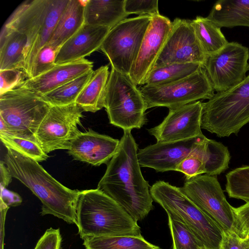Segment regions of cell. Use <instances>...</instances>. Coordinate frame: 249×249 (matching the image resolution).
Returning <instances> with one entry per match:
<instances>
[{
    "instance_id": "cell-2",
    "label": "cell",
    "mask_w": 249,
    "mask_h": 249,
    "mask_svg": "<svg viewBox=\"0 0 249 249\" xmlns=\"http://www.w3.org/2000/svg\"><path fill=\"white\" fill-rule=\"evenodd\" d=\"M1 160L12 177L19 180L41 201L42 215L51 214L69 224H76L80 191L62 185L37 161L9 148Z\"/></svg>"
},
{
    "instance_id": "cell-6",
    "label": "cell",
    "mask_w": 249,
    "mask_h": 249,
    "mask_svg": "<svg viewBox=\"0 0 249 249\" xmlns=\"http://www.w3.org/2000/svg\"><path fill=\"white\" fill-rule=\"evenodd\" d=\"M249 123V78L203 103L201 128L219 137L237 134Z\"/></svg>"
},
{
    "instance_id": "cell-38",
    "label": "cell",
    "mask_w": 249,
    "mask_h": 249,
    "mask_svg": "<svg viewBox=\"0 0 249 249\" xmlns=\"http://www.w3.org/2000/svg\"><path fill=\"white\" fill-rule=\"evenodd\" d=\"M61 241L59 229L50 228L40 237L34 249H61Z\"/></svg>"
},
{
    "instance_id": "cell-10",
    "label": "cell",
    "mask_w": 249,
    "mask_h": 249,
    "mask_svg": "<svg viewBox=\"0 0 249 249\" xmlns=\"http://www.w3.org/2000/svg\"><path fill=\"white\" fill-rule=\"evenodd\" d=\"M140 90L147 109L159 107L169 109L178 107L200 100H209L214 94L203 67L176 82L157 86L144 85Z\"/></svg>"
},
{
    "instance_id": "cell-30",
    "label": "cell",
    "mask_w": 249,
    "mask_h": 249,
    "mask_svg": "<svg viewBox=\"0 0 249 249\" xmlns=\"http://www.w3.org/2000/svg\"><path fill=\"white\" fill-rule=\"evenodd\" d=\"M173 249H205L192 231L175 216L167 214Z\"/></svg>"
},
{
    "instance_id": "cell-15",
    "label": "cell",
    "mask_w": 249,
    "mask_h": 249,
    "mask_svg": "<svg viewBox=\"0 0 249 249\" xmlns=\"http://www.w3.org/2000/svg\"><path fill=\"white\" fill-rule=\"evenodd\" d=\"M169 109L168 115L160 124L148 129L157 142L177 141L203 135L201 127L202 102L198 101Z\"/></svg>"
},
{
    "instance_id": "cell-41",
    "label": "cell",
    "mask_w": 249,
    "mask_h": 249,
    "mask_svg": "<svg viewBox=\"0 0 249 249\" xmlns=\"http://www.w3.org/2000/svg\"><path fill=\"white\" fill-rule=\"evenodd\" d=\"M0 187L6 188L11 182L13 177L2 160L0 162Z\"/></svg>"
},
{
    "instance_id": "cell-18",
    "label": "cell",
    "mask_w": 249,
    "mask_h": 249,
    "mask_svg": "<svg viewBox=\"0 0 249 249\" xmlns=\"http://www.w3.org/2000/svg\"><path fill=\"white\" fill-rule=\"evenodd\" d=\"M119 144L120 140L89 128L71 141L68 153L75 160L100 166L109 162Z\"/></svg>"
},
{
    "instance_id": "cell-11",
    "label": "cell",
    "mask_w": 249,
    "mask_h": 249,
    "mask_svg": "<svg viewBox=\"0 0 249 249\" xmlns=\"http://www.w3.org/2000/svg\"><path fill=\"white\" fill-rule=\"evenodd\" d=\"M185 194L223 229L236 233L233 207L227 200L215 176L207 174L186 178Z\"/></svg>"
},
{
    "instance_id": "cell-26",
    "label": "cell",
    "mask_w": 249,
    "mask_h": 249,
    "mask_svg": "<svg viewBox=\"0 0 249 249\" xmlns=\"http://www.w3.org/2000/svg\"><path fill=\"white\" fill-rule=\"evenodd\" d=\"M191 24L197 39L207 56L218 52L228 43L221 28L207 17L197 16L191 20Z\"/></svg>"
},
{
    "instance_id": "cell-7",
    "label": "cell",
    "mask_w": 249,
    "mask_h": 249,
    "mask_svg": "<svg viewBox=\"0 0 249 249\" xmlns=\"http://www.w3.org/2000/svg\"><path fill=\"white\" fill-rule=\"evenodd\" d=\"M51 107L21 84L0 94V121L5 125L2 133L36 141V133Z\"/></svg>"
},
{
    "instance_id": "cell-25",
    "label": "cell",
    "mask_w": 249,
    "mask_h": 249,
    "mask_svg": "<svg viewBox=\"0 0 249 249\" xmlns=\"http://www.w3.org/2000/svg\"><path fill=\"white\" fill-rule=\"evenodd\" d=\"M107 65L102 66L93 74L75 103L85 111L95 112L104 107L109 72Z\"/></svg>"
},
{
    "instance_id": "cell-20",
    "label": "cell",
    "mask_w": 249,
    "mask_h": 249,
    "mask_svg": "<svg viewBox=\"0 0 249 249\" xmlns=\"http://www.w3.org/2000/svg\"><path fill=\"white\" fill-rule=\"evenodd\" d=\"M93 62L85 58L56 65L51 70L37 76L26 79L21 83V85L41 96L93 71Z\"/></svg>"
},
{
    "instance_id": "cell-27",
    "label": "cell",
    "mask_w": 249,
    "mask_h": 249,
    "mask_svg": "<svg viewBox=\"0 0 249 249\" xmlns=\"http://www.w3.org/2000/svg\"><path fill=\"white\" fill-rule=\"evenodd\" d=\"M86 249H161L140 236H110L83 239Z\"/></svg>"
},
{
    "instance_id": "cell-37",
    "label": "cell",
    "mask_w": 249,
    "mask_h": 249,
    "mask_svg": "<svg viewBox=\"0 0 249 249\" xmlns=\"http://www.w3.org/2000/svg\"><path fill=\"white\" fill-rule=\"evenodd\" d=\"M233 212L236 234L241 237L249 236V202L239 207H233Z\"/></svg>"
},
{
    "instance_id": "cell-12",
    "label": "cell",
    "mask_w": 249,
    "mask_h": 249,
    "mask_svg": "<svg viewBox=\"0 0 249 249\" xmlns=\"http://www.w3.org/2000/svg\"><path fill=\"white\" fill-rule=\"evenodd\" d=\"M83 110L75 103L52 106L35 134V138L47 154L58 149L68 150L71 141L80 132Z\"/></svg>"
},
{
    "instance_id": "cell-35",
    "label": "cell",
    "mask_w": 249,
    "mask_h": 249,
    "mask_svg": "<svg viewBox=\"0 0 249 249\" xmlns=\"http://www.w3.org/2000/svg\"><path fill=\"white\" fill-rule=\"evenodd\" d=\"M176 171L184 174L186 178H190L203 174H206V168L204 162L192 154L178 164L176 168Z\"/></svg>"
},
{
    "instance_id": "cell-17",
    "label": "cell",
    "mask_w": 249,
    "mask_h": 249,
    "mask_svg": "<svg viewBox=\"0 0 249 249\" xmlns=\"http://www.w3.org/2000/svg\"><path fill=\"white\" fill-rule=\"evenodd\" d=\"M204 136L183 140L157 142L138 151L140 166L154 169L157 172L176 171L178 164L190 156L197 142Z\"/></svg>"
},
{
    "instance_id": "cell-31",
    "label": "cell",
    "mask_w": 249,
    "mask_h": 249,
    "mask_svg": "<svg viewBox=\"0 0 249 249\" xmlns=\"http://www.w3.org/2000/svg\"><path fill=\"white\" fill-rule=\"evenodd\" d=\"M0 139L6 148L13 149L37 162L46 160L49 157L36 141L3 133H0Z\"/></svg>"
},
{
    "instance_id": "cell-23",
    "label": "cell",
    "mask_w": 249,
    "mask_h": 249,
    "mask_svg": "<svg viewBox=\"0 0 249 249\" xmlns=\"http://www.w3.org/2000/svg\"><path fill=\"white\" fill-rule=\"evenodd\" d=\"M27 42L24 35L2 26L0 34V71H23Z\"/></svg>"
},
{
    "instance_id": "cell-1",
    "label": "cell",
    "mask_w": 249,
    "mask_h": 249,
    "mask_svg": "<svg viewBox=\"0 0 249 249\" xmlns=\"http://www.w3.org/2000/svg\"><path fill=\"white\" fill-rule=\"evenodd\" d=\"M138 151L131 130L124 131L118 150L107 163L97 186L137 222L143 219L154 208L150 187L142 175Z\"/></svg>"
},
{
    "instance_id": "cell-36",
    "label": "cell",
    "mask_w": 249,
    "mask_h": 249,
    "mask_svg": "<svg viewBox=\"0 0 249 249\" xmlns=\"http://www.w3.org/2000/svg\"><path fill=\"white\" fill-rule=\"evenodd\" d=\"M27 78L22 70L0 71V94L8 91L24 81Z\"/></svg>"
},
{
    "instance_id": "cell-21",
    "label": "cell",
    "mask_w": 249,
    "mask_h": 249,
    "mask_svg": "<svg viewBox=\"0 0 249 249\" xmlns=\"http://www.w3.org/2000/svg\"><path fill=\"white\" fill-rule=\"evenodd\" d=\"M86 0H69L47 45L58 52L85 24Z\"/></svg>"
},
{
    "instance_id": "cell-39",
    "label": "cell",
    "mask_w": 249,
    "mask_h": 249,
    "mask_svg": "<svg viewBox=\"0 0 249 249\" xmlns=\"http://www.w3.org/2000/svg\"><path fill=\"white\" fill-rule=\"evenodd\" d=\"M219 249H249V236L241 237L235 232L223 231Z\"/></svg>"
},
{
    "instance_id": "cell-29",
    "label": "cell",
    "mask_w": 249,
    "mask_h": 249,
    "mask_svg": "<svg viewBox=\"0 0 249 249\" xmlns=\"http://www.w3.org/2000/svg\"><path fill=\"white\" fill-rule=\"evenodd\" d=\"M93 70L65 83L41 96L51 106H62L75 103L77 98L89 81Z\"/></svg>"
},
{
    "instance_id": "cell-28",
    "label": "cell",
    "mask_w": 249,
    "mask_h": 249,
    "mask_svg": "<svg viewBox=\"0 0 249 249\" xmlns=\"http://www.w3.org/2000/svg\"><path fill=\"white\" fill-rule=\"evenodd\" d=\"M203 67L200 63H187L154 68L147 77L144 85L157 86L173 83L191 75Z\"/></svg>"
},
{
    "instance_id": "cell-32",
    "label": "cell",
    "mask_w": 249,
    "mask_h": 249,
    "mask_svg": "<svg viewBox=\"0 0 249 249\" xmlns=\"http://www.w3.org/2000/svg\"><path fill=\"white\" fill-rule=\"evenodd\" d=\"M226 178V190L229 197L249 202V165L231 171Z\"/></svg>"
},
{
    "instance_id": "cell-5",
    "label": "cell",
    "mask_w": 249,
    "mask_h": 249,
    "mask_svg": "<svg viewBox=\"0 0 249 249\" xmlns=\"http://www.w3.org/2000/svg\"><path fill=\"white\" fill-rule=\"evenodd\" d=\"M150 192L153 200L167 214L185 224L205 249H220L223 229L185 194L181 187L159 180L150 187Z\"/></svg>"
},
{
    "instance_id": "cell-14",
    "label": "cell",
    "mask_w": 249,
    "mask_h": 249,
    "mask_svg": "<svg viewBox=\"0 0 249 249\" xmlns=\"http://www.w3.org/2000/svg\"><path fill=\"white\" fill-rule=\"evenodd\" d=\"M207 57L191 20L176 18L154 68L175 63H197L203 66Z\"/></svg>"
},
{
    "instance_id": "cell-8",
    "label": "cell",
    "mask_w": 249,
    "mask_h": 249,
    "mask_svg": "<svg viewBox=\"0 0 249 249\" xmlns=\"http://www.w3.org/2000/svg\"><path fill=\"white\" fill-rule=\"evenodd\" d=\"M104 107L110 124L124 131L140 129L146 123L147 109L140 89L129 75L111 68Z\"/></svg>"
},
{
    "instance_id": "cell-24",
    "label": "cell",
    "mask_w": 249,
    "mask_h": 249,
    "mask_svg": "<svg viewBox=\"0 0 249 249\" xmlns=\"http://www.w3.org/2000/svg\"><path fill=\"white\" fill-rule=\"evenodd\" d=\"M207 18L220 28H249V0H218Z\"/></svg>"
},
{
    "instance_id": "cell-3",
    "label": "cell",
    "mask_w": 249,
    "mask_h": 249,
    "mask_svg": "<svg viewBox=\"0 0 249 249\" xmlns=\"http://www.w3.org/2000/svg\"><path fill=\"white\" fill-rule=\"evenodd\" d=\"M76 218V225L83 240L91 237L142 235L137 222L97 188L80 191Z\"/></svg>"
},
{
    "instance_id": "cell-34",
    "label": "cell",
    "mask_w": 249,
    "mask_h": 249,
    "mask_svg": "<svg viewBox=\"0 0 249 249\" xmlns=\"http://www.w3.org/2000/svg\"><path fill=\"white\" fill-rule=\"evenodd\" d=\"M125 13L138 16H154L159 14L157 0H124Z\"/></svg>"
},
{
    "instance_id": "cell-16",
    "label": "cell",
    "mask_w": 249,
    "mask_h": 249,
    "mask_svg": "<svg viewBox=\"0 0 249 249\" xmlns=\"http://www.w3.org/2000/svg\"><path fill=\"white\" fill-rule=\"evenodd\" d=\"M172 22L158 14L152 16L129 76L137 85H144L153 69L172 27Z\"/></svg>"
},
{
    "instance_id": "cell-9",
    "label": "cell",
    "mask_w": 249,
    "mask_h": 249,
    "mask_svg": "<svg viewBox=\"0 0 249 249\" xmlns=\"http://www.w3.org/2000/svg\"><path fill=\"white\" fill-rule=\"evenodd\" d=\"M152 16L126 18L109 31L100 47L111 68L129 75Z\"/></svg>"
},
{
    "instance_id": "cell-40",
    "label": "cell",
    "mask_w": 249,
    "mask_h": 249,
    "mask_svg": "<svg viewBox=\"0 0 249 249\" xmlns=\"http://www.w3.org/2000/svg\"><path fill=\"white\" fill-rule=\"evenodd\" d=\"M1 204L6 206H15L22 202L20 196L16 193L11 191L6 187H0Z\"/></svg>"
},
{
    "instance_id": "cell-42",
    "label": "cell",
    "mask_w": 249,
    "mask_h": 249,
    "mask_svg": "<svg viewBox=\"0 0 249 249\" xmlns=\"http://www.w3.org/2000/svg\"><path fill=\"white\" fill-rule=\"evenodd\" d=\"M248 78H249V74L247 76Z\"/></svg>"
},
{
    "instance_id": "cell-22",
    "label": "cell",
    "mask_w": 249,
    "mask_h": 249,
    "mask_svg": "<svg viewBox=\"0 0 249 249\" xmlns=\"http://www.w3.org/2000/svg\"><path fill=\"white\" fill-rule=\"evenodd\" d=\"M124 4V0H86L85 23L111 30L128 16L125 12Z\"/></svg>"
},
{
    "instance_id": "cell-19",
    "label": "cell",
    "mask_w": 249,
    "mask_h": 249,
    "mask_svg": "<svg viewBox=\"0 0 249 249\" xmlns=\"http://www.w3.org/2000/svg\"><path fill=\"white\" fill-rule=\"evenodd\" d=\"M110 29L85 23L82 27L58 50L56 65L82 59L100 49Z\"/></svg>"
},
{
    "instance_id": "cell-13",
    "label": "cell",
    "mask_w": 249,
    "mask_h": 249,
    "mask_svg": "<svg viewBox=\"0 0 249 249\" xmlns=\"http://www.w3.org/2000/svg\"><path fill=\"white\" fill-rule=\"evenodd\" d=\"M249 49L230 42L218 52L207 56L203 64L214 91H225L242 82L249 70Z\"/></svg>"
},
{
    "instance_id": "cell-4",
    "label": "cell",
    "mask_w": 249,
    "mask_h": 249,
    "mask_svg": "<svg viewBox=\"0 0 249 249\" xmlns=\"http://www.w3.org/2000/svg\"><path fill=\"white\" fill-rule=\"evenodd\" d=\"M69 0H27L21 3L6 20L3 27L27 37L25 66L27 78L37 55L49 42Z\"/></svg>"
},
{
    "instance_id": "cell-33",
    "label": "cell",
    "mask_w": 249,
    "mask_h": 249,
    "mask_svg": "<svg viewBox=\"0 0 249 249\" xmlns=\"http://www.w3.org/2000/svg\"><path fill=\"white\" fill-rule=\"evenodd\" d=\"M57 52L47 44L42 48L37 55L29 78L37 76L54 67Z\"/></svg>"
}]
</instances>
